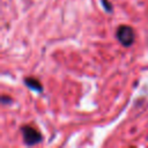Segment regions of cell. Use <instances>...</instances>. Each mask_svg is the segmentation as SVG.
Segmentation results:
<instances>
[{
	"label": "cell",
	"mask_w": 148,
	"mask_h": 148,
	"mask_svg": "<svg viewBox=\"0 0 148 148\" xmlns=\"http://www.w3.org/2000/svg\"><path fill=\"white\" fill-rule=\"evenodd\" d=\"M116 37L119 40V43L126 47L131 46L135 40V34H134L133 28L126 24H121L117 28Z\"/></svg>",
	"instance_id": "6da1fadb"
},
{
	"label": "cell",
	"mask_w": 148,
	"mask_h": 148,
	"mask_svg": "<svg viewBox=\"0 0 148 148\" xmlns=\"http://www.w3.org/2000/svg\"><path fill=\"white\" fill-rule=\"evenodd\" d=\"M21 133L23 136V141L27 146H35V145L39 143L43 139L40 132L31 126H22Z\"/></svg>",
	"instance_id": "7a4b0ae2"
},
{
	"label": "cell",
	"mask_w": 148,
	"mask_h": 148,
	"mask_svg": "<svg viewBox=\"0 0 148 148\" xmlns=\"http://www.w3.org/2000/svg\"><path fill=\"white\" fill-rule=\"evenodd\" d=\"M24 84H25L29 89H31V90H34V91H36V92H42V91H43V86H42V83H40L37 79H35V77H25V79H24Z\"/></svg>",
	"instance_id": "3957f363"
},
{
	"label": "cell",
	"mask_w": 148,
	"mask_h": 148,
	"mask_svg": "<svg viewBox=\"0 0 148 148\" xmlns=\"http://www.w3.org/2000/svg\"><path fill=\"white\" fill-rule=\"evenodd\" d=\"M102 5L106 12H112V5L108 0H102Z\"/></svg>",
	"instance_id": "277c9868"
},
{
	"label": "cell",
	"mask_w": 148,
	"mask_h": 148,
	"mask_svg": "<svg viewBox=\"0 0 148 148\" xmlns=\"http://www.w3.org/2000/svg\"><path fill=\"white\" fill-rule=\"evenodd\" d=\"M0 102H1L3 105H6V104H10V103H12V98H10L9 96L2 95V96H1V98H0Z\"/></svg>",
	"instance_id": "5b68a950"
}]
</instances>
